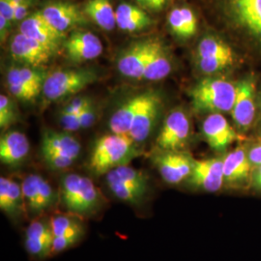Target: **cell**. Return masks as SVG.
Returning a JSON list of instances; mask_svg holds the SVG:
<instances>
[{"label":"cell","mask_w":261,"mask_h":261,"mask_svg":"<svg viewBox=\"0 0 261 261\" xmlns=\"http://www.w3.org/2000/svg\"><path fill=\"white\" fill-rule=\"evenodd\" d=\"M220 4L236 37L261 54V0H221Z\"/></svg>","instance_id":"6da1fadb"},{"label":"cell","mask_w":261,"mask_h":261,"mask_svg":"<svg viewBox=\"0 0 261 261\" xmlns=\"http://www.w3.org/2000/svg\"><path fill=\"white\" fill-rule=\"evenodd\" d=\"M60 200L70 214L79 217L97 214L103 207V196L92 180L76 173L62 178Z\"/></svg>","instance_id":"7a4b0ae2"},{"label":"cell","mask_w":261,"mask_h":261,"mask_svg":"<svg viewBox=\"0 0 261 261\" xmlns=\"http://www.w3.org/2000/svg\"><path fill=\"white\" fill-rule=\"evenodd\" d=\"M140 155L136 143L128 136L112 134L96 141L89 160V168L97 175L128 165Z\"/></svg>","instance_id":"3957f363"},{"label":"cell","mask_w":261,"mask_h":261,"mask_svg":"<svg viewBox=\"0 0 261 261\" xmlns=\"http://www.w3.org/2000/svg\"><path fill=\"white\" fill-rule=\"evenodd\" d=\"M190 95L198 112H231L236 97V86L224 79L209 77L195 85Z\"/></svg>","instance_id":"277c9868"},{"label":"cell","mask_w":261,"mask_h":261,"mask_svg":"<svg viewBox=\"0 0 261 261\" xmlns=\"http://www.w3.org/2000/svg\"><path fill=\"white\" fill-rule=\"evenodd\" d=\"M96 80L97 75L92 70H57L47 75L43 85V92L47 101H57L81 92Z\"/></svg>","instance_id":"5b68a950"},{"label":"cell","mask_w":261,"mask_h":261,"mask_svg":"<svg viewBox=\"0 0 261 261\" xmlns=\"http://www.w3.org/2000/svg\"><path fill=\"white\" fill-rule=\"evenodd\" d=\"M10 53L13 58L20 63L39 68L47 64L57 53V49L19 32L10 44Z\"/></svg>","instance_id":"8992f818"},{"label":"cell","mask_w":261,"mask_h":261,"mask_svg":"<svg viewBox=\"0 0 261 261\" xmlns=\"http://www.w3.org/2000/svg\"><path fill=\"white\" fill-rule=\"evenodd\" d=\"M191 126L186 113L182 111L171 112L162 127L156 140L160 151H181L190 138Z\"/></svg>","instance_id":"52a82bcc"},{"label":"cell","mask_w":261,"mask_h":261,"mask_svg":"<svg viewBox=\"0 0 261 261\" xmlns=\"http://www.w3.org/2000/svg\"><path fill=\"white\" fill-rule=\"evenodd\" d=\"M187 182L191 186L204 192H219L224 185V160H195L191 175L187 179Z\"/></svg>","instance_id":"ba28073f"},{"label":"cell","mask_w":261,"mask_h":261,"mask_svg":"<svg viewBox=\"0 0 261 261\" xmlns=\"http://www.w3.org/2000/svg\"><path fill=\"white\" fill-rule=\"evenodd\" d=\"M195 160L182 151H160L154 163L164 181L177 185L191 175Z\"/></svg>","instance_id":"9c48e42d"},{"label":"cell","mask_w":261,"mask_h":261,"mask_svg":"<svg viewBox=\"0 0 261 261\" xmlns=\"http://www.w3.org/2000/svg\"><path fill=\"white\" fill-rule=\"evenodd\" d=\"M161 97L153 91L145 92L143 103L137 113L128 137L135 143L147 140L153 130L161 109Z\"/></svg>","instance_id":"30bf717a"},{"label":"cell","mask_w":261,"mask_h":261,"mask_svg":"<svg viewBox=\"0 0 261 261\" xmlns=\"http://www.w3.org/2000/svg\"><path fill=\"white\" fill-rule=\"evenodd\" d=\"M202 133L208 145L216 151H223L235 141L242 140L221 113H211L206 117Z\"/></svg>","instance_id":"8fae6325"},{"label":"cell","mask_w":261,"mask_h":261,"mask_svg":"<svg viewBox=\"0 0 261 261\" xmlns=\"http://www.w3.org/2000/svg\"><path fill=\"white\" fill-rule=\"evenodd\" d=\"M54 233L50 221L37 217L29 224L25 231L24 245L28 253L37 259H45L53 253Z\"/></svg>","instance_id":"7c38bea8"},{"label":"cell","mask_w":261,"mask_h":261,"mask_svg":"<svg viewBox=\"0 0 261 261\" xmlns=\"http://www.w3.org/2000/svg\"><path fill=\"white\" fill-rule=\"evenodd\" d=\"M235 124L243 130L252 126L255 116V84L252 79L243 80L236 85V97L231 111Z\"/></svg>","instance_id":"4fadbf2b"},{"label":"cell","mask_w":261,"mask_h":261,"mask_svg":"<svg viewBox=\"0 0 261 261\" xmlns=\"http://www.w3.org/2000/svg\"><path fill=\"white\" fill-rule=\"evenodd\" d=\"M67 56L75 63L93 60L103 53L99 38L90 31H75L64 42Z\"/></svg>","instance_id":"5bb4252c"},{"label":"cell","mask_w":261,"mask_h":261,"mask_svg":"<svg viewBox=\"0 0 261 261\" xmlns=\"http://www.w3.org/2000/svg\"><path fill=\"white\" fill-rule=\"evenodd\" d=\"M153 40L136 42L122 53L117 59V69L124 76L143 79Z\"/></svg>","instance_id":"9a60e30c"},{"label":"cell","mask_w":261,"mask_h":261,"mask_svg":"<svg viewBox=\"0 0 261 261\" xmlns=\"http://www.w3.org/2000/svg\"><path fill=\"white\" fill-rule=\"evenodd\" d=\"M40 12L56 30L62 33L70 28L83 25L87 21L84 11L69 2H51Z\"/></svg>","instance_id":"2e32d148"},{"label":"cell","mask_w":261,"mask_h":261,"mask_svg":"<svg viewBox=\"0 0 261 261\" xmlns=\"http://www.w3.org/2000/svg\"><path fill=\"white\" fill-rule=\"evenodd\" d=\"M19 32L57 50L64 39V33L56 30L41 12L34 13L23 19L19 25Z\"/></svg>","instance_id":"e0dca14e"},{"label":"cell","mask_w":261,"mask_h":261,"mask_svg":"<svg viewBox=\"0 0 261 261\" xmlns=\"http://www.w3.org/2000/svg\"><path fill=\"white\" fill-rule=\"evenodd\" d=\"M224 184L239 186L247 182L252 175V167L248 150L237 147L227 153L224 158Z\"/></svg>","instance_id":"ac0fdd59"},{"label":"cell","mask_w":261,"mask_h":261,"mask_svg":"<svg viewBox=\"0 0 261 261\" xmlns=\"http://www.w3.org/2000/svg\"><path fill=\"white\" fill-rule=\"evenodd\" d=\"M0 209L11 220L28 213L21 185L10 178H0Z\"/></svg>","instance_id":"d6986e66"},{"label":"cell","mask_w":261,"mask_h":261,"mask_svg":"<svg viewBox=\"0 0 261 261\" xmlns=\"http://www.w3.org/2000/svg\"><path fill=\"white\" fill-rule=\"evenodd\" d=\"M30 144L27 136L19 130H10L0 140V160L8 166H18L28 157Z\"/></svg>","instance_id":"ffe728a7"},{"label":"cell","mask_w":261,"mask_h":261,"mask_svg":"<svg viewBox=\"0 0 261 261\" xmlns=\"http://www.w3.org/2000/svg\"><path fill=\"white\" fill-rule=\"evenodd\" d=\"M82 150L80 142L67 133H57L48 130L42 139L41 153L54 154L75 161Z\"/></svg>","instance_id":"44dd1931"},{"label":"cell","mask_w":261,"mask_h":261,"mask_svg":"<svg viewBox=\"0 0 261 261\" xmlns=\"http://www.w3.org/2000/svg\"><path fill=\"white\" fill-rule=\"evenodd\" d=\"M107 185L112 195L120 201L130 205H139L143 202L149 188L139 186L120 177L114 169L106 174Z\"/></svg>","instance_id":"7402d4cb"},{"label":"cell","mask_w":261,"mask_h":261,"mask_svg":"<svg viewBox=\"0 0 261 261\" xmlns=\"http://www.w3.org/2000/svg\"><path fill=\"white\" fill-rule=\"evenodd\" d=\"M145 97L144 93L138 94L130 99H128L125 103L118 108L112 114L110 119V129L112 134L128 136L130 132L133 122L139 112L141 105L143 103Z\"/></svg>","instance_id":"603a6c76"},{"label":"cell","mask_w":261,"mask_h":261,"mask_svg":"<svg viewBox=\"0 0 261 261\" xmlns=\"http://www.w3.org/2000/svg\"><path fill=\"white\" fill-rule=\"evenodd\" d=\"M116 27L126 32H138L149 28L152 19L140 7L121 3L115 10Z\"/></svg>","instance_id":"cb8c5ba5"},{"label":"cell","mask_w":261,"mask_h":261,"mask_svg":"<svg viewBox=\"0 0 261 261\" xmlns=\"http://www.w3.org/2000/svg\"><path fill=\"white\" fill-rule=\"evenodd\" d=\"M170 72L171 62L167 49L161 42L153 40L143 79L148 81H160L167 77Z\"/></svg>","instance_id":"d4e9b609"},{"label":"cell","mask_w":261,"mask_h":261,"mask_svg":"<svg viewBox=\"0 0 261 261\" xmlns=\"http://www.w3.org/2000/svg\"><path fill=\"white\" fill-rule=\"evenodd\" d=\"M84 12L86 17L106 31L113 30L116 27L115 10L112 8L111 0H87Z\"/></svg>","instance_id":"484cf974"},{"label":"cell","mask_w":261,"mask_h":261,"mask_svg":"<svg viewBox=\"0 0 261 261\" xmlns=\"http://www.w3.org/2000/svg\"><path fill=\"white\" fill-rule=\"evenodd\" d=\"M170 30L178 37H193L197 30V19L194 11L189 7H177L171 10L168 18Z\"/></svg>","instance_id":"4316f807"},{"label":"cell","mask_w":261,"mask_h":261,"mask_svg":"<svg viewBox=\"0 0 261 261\" xmlns=\"http://www.w3.org/2000/svg\"><path fill=\"white\" fill-rule=\"evenodd\" d=\"M197 58L203 57H230L234 58L232 48L221 38L209 35L202 38L197 49Z\"/></svg>","instance_id":"83f0119b"},{"label":"cell","mask_w":261,"mask_h":261,"mask_svg":"<svg viewBox=\"0 0 261 261\" xmlns=\"http://www.w3.org/2000/svg\"><path fill=\"white\" fill-rule=\"evenodd\" d=\"M7 86L10 93L22 101H30L39 94L22 80L19 68H10L7 73Z\"/></svg>","instance_id":"f1b7e54d"},{"label":"cell","mask_w":261,"mask_h":261,"mask_svg":"<svg viewBox=\"0 0 261 261\" xmlns=\"http://www.w3.org/2000/svg\"><path fill=\"white\" fill-rule=\"evenodd\" d=\"M49 221L54 238L84 229L80 217L75 215L57 214Z\"/></svg>","instance_id":"f546056e"},{"label":"cell","mask_w":261,"mask_h":261,"mask_svg":"<svg viewBox=\"0 0 261 261\" xmlns=\"http://www.w3.org/2000/svg\"><path fill=\"white\" fill-rule=\"evenodd\" d=\"M40 175L30 174L21 183L22 194L25 201L28 213L33 217H39V182Z\"/></svg>","instance_id":"4dcf8cb0"},{"label":"cell","mask_w":261,"mask_h":261,"mask_svg":"<svg viewBox=\"0 0 261 261\" xmlns=\"http://www.w3.org/2000/svg\"><path fill=\"white\" fill-rule=\"evenodd\" d=\"M234 58L230 57H203L197 58V65L205 74H215L232 65Z\"/></svg>","instance_id":"1f68e13d"},{"label":"cell","mask_w":261,"mask_h":261,"mask_svg":"<svg viewBox=\"0 0 261 261\" xmlns=\"http://www.w3.org/2000/svg\"><path fill=\"white\" fill-rule=\"evenodd\" d=\"M19 72L22 80L33 89H35L38 93H40V91L43 89V85L47 77L45 72L32 67L19 68Z\"/></svg>","instance_id":"d6a6232c"},{"label":"cell","mask_w":261,"mask_h":261,"mask_svg":"<svg viewBox=\"0 0 261 261\" xmlns=\"http://www.w3.org/2000/svg\"><path fill=\"white\" fill-rule=\"evenodd\" d=\"M84 229L67 234L60 237H55L53 243V253H60L73 247L84 237Z\"/></svg>","instance_id":"836d02e7"},{"label":"cell","mask_w":261,"mask_h":261,"mask_svg":"<svg viewBox=\"0 0 261 261\" xmlns=\"http://www.w3.org/2000/svg\"><path fill=\"white\" fill-rule=\"evenodd\" d=\"M16 120L15 106L5 95L0 96V127L7 128Z\"/></svg>","instance_id":"e575fe53"},{"label":"cell","mask_w":261,"mask_h":261,"mask_svg":"<svg viewBox=\"0 0 261 261\" xmlns=\"http://www.w3.org/2000/svg\"><path fill=\"white\" fill-rule=\"evenodd\" d=\"M43 159L46 162L47 166L53 169L56 170H62L69 168L70 166L73 165V163L75 162L74 160L71 159L65 158L62 156H57L54 154H43Z\"/></svg>","instance_id":"d590c367"},{"label":"cell","mask_w":261,"mask_h":261,"mask_svg":"<svg viewBox=\"0 0 261 261\" xmlns=\"http://www.w3.org/2000/svg\"><path fill=\"white\" fill-rule=\"evenodd\" d=\"M60 122L63 129L67 132H75L82 129L80 117L77 114L62 112Z\"/></svg>","instance_id":"8d00e7d4"},{"label":"cell","mask_w":261,"mask_h":261,"mask_svg":"<svg viewBox=\"0 0 261 261\" xmlns=\"http://www.w3.org/2000/svg\"><path fill=\"white\" fill-rule=\"evenodd\" d=\"M89 105H91V101L89 98H75L72 100L70 103H68L63 110L64 112H69V113H74V114H80L81 112L85 110Z\"/></svg>","instance_id":"74e56055"},{"label":"cell","mask_w":261,"mask_h":261,"mask_svg":"<svg viewBox=\"0 0 261 261\" xmlns=\"http://www.w3.org/2000/svg\"><path fill=\"white\" fill-rule=\"evenodd\" d=\"M79 117H80V121L83 129L89 128L90 126H92L95 122V111H94L92 103L89 105L85 110L81 112L79 114Z\"/></svg>","instance_id":"f35d334b"},{"label":"cell","mask_w":261,"mask_h":261,"mask_svg":"<svg viewBox=\"0 0 261 261\" xmlns=\"http://www.w3.org/2000/svg\"><path fill=\"white\" fill-rule=\"evenodd\" d=\"M16 5L13 0H0V15L4 16L10 22L15 21Z\"/></svg>","instance_id":"ab89813d"},{"label":"cell","mask_w":261,"mask_h":261,"mask_svg":"<svg viewBox=\"0 0 261 261\" xmlns=\"http://www.w3.org/2000/svg\"><path fill=\"white\" fill-rule=\"evenodd\" d=\"M32 5V0H23L16 6L15 21H22L28 18V11Z\"/></svg>","instance_id":"60d3db41"},{"label":"cell","mask_w":261,"mask_h":261,"mask_svg":"<svg viewBox=\"0 0 261 261\" xmlns=\"http://www.w3.org/2000/svg\"><path fill=\"white\" fill-rule=\"evenodd\" d=\"M140 7L152 11H161L166 6L168 0H137Z\"/></svg>","instance_id":"b9f144b4"},{"label":"cell","mask_w":261,"mask_h":261,"mask_svg":"<svg viewBox=\"0 0 261 261\" xmlns=\"http://www.w3.org/2000/svg\"><path fill=\"white\" fill-rule=\"evenodd\" d=\"M248 157L253 168L261 166V144L254 145L248 150Z\"/></svg>","instance_id":"7bdbcfd3"},{"label":"cell","mask_w":261,"mask_h":261,"mask_svg":"<svg viewBox=\"0 0 261 261\" xmlns=\"http://www.w3.org/2000/svg\"><path fill=\"white\" fill-rule=\"evenodd\" d=\"M11 22L8 19H6L4 16L0 15V37H1V42L5 41L8 34Z\"/></svg>","instance_id":"ee69618b"},{"label":"cell","mask_w":261,"mask_h":261,"mask_svg":"<svg viewBox=\"0 0 261 261\" xmlns=\"http://www.w3.org/2000/svg\"><path fill=\"white\" fill-rule=\"evenodd\" d=\"M252 181L253 187L256 190L261 191V166L254 168V170L252 172Z\"/></svg>","instance_id":"f6af8a7d"},{"label":"cell","mask_w":261,"mask_h":261,"mask_svg":"<svg viewBox=\"0 0 261 261\" xmlns=\"http://www.w3.org/2000/svg\"><path fill=\"white\" fill-rule=\"evenodd\" d=\"M260 103H261V98H260Z\"/></svg>","instance_id":"bcb514c9"}]
</instances>
